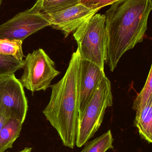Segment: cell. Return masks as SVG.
I'll use <instances>...</instances> for the list:
<instances>
[{
  "label": "cell",
  "instance_id": "6da1fadb",
  "mask_svg": "<svg viewBox=\"0 0 152 152\" xmlns=\"http://www.w3.org/2000/svg\"><path fill=\"white\" fill-rule=\"evenodd\" d=\"M105 13L107 32L105 62L113 72L122 56L143 41L152 0H118Z\"/></svg>",
  "mask_w": 152,
  "mask_h": 152
},
{
  "label": "cell",
  "instance_id": "7a4b0ae2",
  "mask_svg": "<svg viewBox=\"0 0 152 152\" xmlns=\"http://www.w3.org/2000/svg\"><path fill=\"white\" fill-rule=\"evenodd\" d=\"M81 58L78 49L73 53L63 77L50 86V101L43 113L56 129L64 146L76 145L79 108V76Z\"/></svg>",
  "mask_w": 152,
  "mask_h": 152
},
{
  "label": "cell",
  "instance_id": "3957f363",
  "mask_svg": "<svg viewBox=\"0 0 152 152\" xmlns=\"http://www.w3.org/2000/svg\"><path fill=\"white\" fill-rule=\"evenodd\" d=\"M113 104L110 81L106 76L100 81L92 98L79 114L76 145L82 147L101 127L108 107Z\"/></svg>",
  "mask_w": 152,
  "mask_h": 152
},
{
  "label": "cell",
  "instance_id": "277c9868",
  "mask_svg": "<svg viewBox=\"0 0 152 152\" xmlns=\"http://www.w3.org/2000/svg\"><path fill=\"white\" fill-rule=\"evenodd\" d=\"M81 58L104 70L107 32L105 15L95 14L73 33Z\"/></svg>",
  "mask_w": 152,
  "mask_h": 152
},
{
  "label": "cell",
  "instance_id": "5b68a950",
  "mask_svg": "<svg viewBox=\"0 0 152 152\" xmlns=\"http://www.w3.org/2000/svg\"><path fill=\"white\" fill-rule=\"evenodd\" d=\"M23 69L19 80L23 87L33 93L46 90L53 80L60 74L56 69L54 61L41 48L28 54Z\"/></svg>",
  "mask_w": 152,
  "mask_h": 152
},
{
  "label": "cell",
  "instance_id": "8992f818",
  "mask_svg": "<svg viewBox=\"0 0 152 152\" xmlns=\"http://www.w3.org/2000/svg\"><path fill=\"white\" fill-rule=\"evenodd\" d=\"M28 109L24 87L14 74L0 77V113L23 123Z\"/></svg>",
  "mask_w": 152,
  "mask_h": 152
},
{
  "label": "cell",
  "instance_id": "52a82bcc",
  "mask_svg": "<svg viewBox=\"0 0 152 152\" xmlns=\"http://www.w3.org/2000/svg\"><path fill=\"white\" fill-rule=\"evenodd\" d=\"M49 26L50 23L43 15L28 9L0 25V38L23 42L29 36Z\"/></svg>",
  "mask_w": 152,
  "mask_h": 152
},
{
  "label": "cell",
  "instance_id": "ba28073f",
  "mask_svg": "<svg viewBox=\"0 0 152 152\" xmlns=\"http://www.w3.org/2000/svg\"><path fill=\"white\" fill-rule=\"evenodd\" d=\"M91 10L80 3L64 10L43 15L50 26L61 31L65 38L99 11Z\"/></svg>",
  "mask_w": 152,
  "mask_h": 152
},
{
  "label": "cell",
  "instance_id": "9c48e42d",
  "mask_svg": "<svg viewBox=\"0 0 152 152\" xmlns=\"http://www.w3.org/2000/svg\"><path fill=\"white\" fill-rule=\"evenodd\" d=\"M104 70L81 58L79 76V108L81 113L90 101L100 81L105 76Z\"/></svg>",
  "mask_w": 152,
  "mask_h": 152
},
{
  "label": "cell",
  "instance_id": "30bf717a",
  "mask_svg": "<svg viewBox=\"0 0 152 152\" xmlns=\"http://www.w3.org/2000/svg\"><path fill=\"white\" fill-rule=\"evenodd\" d=\"M134 126L138 129L142 139L149 144L152 142V99L142 111L136 113Z\"/></svg>",
  "mask_w": 152,
  "mask_h": 152
},
{
  "label": "cell",
  "instance_id": "8fae6325",
  "mask_svg": "<svg viewBox=\"0 0 152 152\" xmlns=\"http://www.w3.org/2000/svg\"><path fill=\"white\" fill-rule=\"evenodd\" d=\"M23 123L18 120L10 118L0 131V152L12 148L19 137Z\"/></svg>",
  "mask_w": 152,
  "mask_h": 152
},
{
  "label": "cell",
  "instance_id": "7c38bea8",
  "mask_svg": "<svg viewBox=\"0 0 152 152\" xmlns=\"http://www.w3.org/2000/svg\"><path fill=\"white\" fill-rule=\"evenodd\" d=\"M79 0H37L30 10L41 14L52 13L71 7Z\"/></svg>",
  "mask_w": 152,
  "mask_h": 152
},
{
  "label": "cell",
  "instance_id": "4fadbf2b",
  "mask_svg": "<svg viewBox=\"0 0 152 152\" xmlns=\"http://www.w3.org/2000/svg\"><path fill=\"white\" fill-rule=\"evenodd\" d=\"M114 139L110 129L90 142L85 144L84 147L80 152H106L113 150Z\"/></svg>",
  "mask_w": 152,
  "mask_h": 152
},
{
  "label": "cell",
  "instance_id": "5bb4252c",
  "mask_svg": "<svg viewBox=\"0 0 152 152\" xmlns=\"http://www.w3.org/2000/svg\"><path fill=\"white\" fill-rule=\"evenodd\" d=\"M152 66H151L145 85L134 101L133 108L135 111L136 113L142 111L151 99H152Z\"/></svg>",
  "mask_w": 152,
  "mask_h": 152
},
{
  "label": "cell",
  "instance_id": "9a60e30c",
  "mask_svg": "<svg viewBox=\"0 0 152 152\" xmlns=\"http://www.w3.org/2000/svg\"><path fill=\"white\" fill-rule=\"evenodd\" d=\"M24 60L17 59L11 55L0 54V77L14 75L21 69H23Z\"/></svg>",
  "mask_w": 152,
  "mask_h": 152
},
{
  "label": "cell",
  "instance_id": "2e32d148",
  "mask_svg": "<svg viewBox=\"0 0 152 152\" xmlns=\"http://www.w3.org/2000/svg\"><path fill=\"white\" fill-rule=\"evenodd\" d=\"M23 42L0 38V54L11 55L20 60L25 57L22 50Z\"/></svg>",
  "mask_w": 152,
  "mask_h": 152
},
{
  "label": "cell",
  "instance_id": "e0dca14e",
  "mask_svg": "<svg viewBox=\"0 0 152 152\" xmlns=\"http://www.w3.org/2000/svg\"><path fill=\"white\" fill-rule=\"evenodd\" d=\"M118 0H79V3L91 10H98L112 4Z\"/></svg>",
  "mask_w": 152,
  "mask_h": 152
},
{
  "label": "cell",
  "instance_id": "ac0fdd59",
  "mask_svg": "<svg viewBox=\"0 0 152 152\" xmlns=\"http://www.w3.org/2000/svg\"><path fill=\"white\" fill-rule=\"evenodd\" d=\"M9 119L10 118H8L4 115L0 113V131L7 123Z\"/></svg>",
  "mask_w": 152,
  "mask_h": 152
},
{
  "label": "cell",
  "instance_id": "d6986e66",
  "mask_svg": "<svg viewBox=\"0 0 152 152\" xmlns=\"http://www.w3.org/2000/svg\"><path fill=\"white\" fill-rule=\"evenodd\" d=\"M32 148L30 147H26L22 151L18 152H32Z\"/></svg>",
  "mask_w": 152,
  "mask_h": 152
},
{
  "label": "cell",
  "instance_id": "ffe728a7",
  "mask_svg": "<svg viewBox=\"0 0 152 152\" xmlns=\"http://www.w3.org/2000/svg\"><path fill=\"white\" fill-rule=\"evenodd\" d=\"M2 1V0H0V8H1V4Z\"/></svg>",
  "mask_w": 152,
  "mask_h": 152
}]
</instances>
